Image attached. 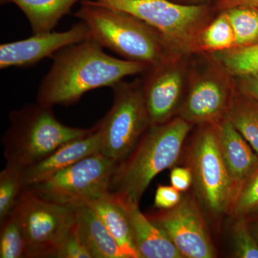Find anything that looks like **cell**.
Wrapping results in <instances>:
<instances>
[{
    "instance_id": "1",
    "label": "cell",
    "mask_w": 258,
    "mask_h": 258,
    "mask_svg": "<svg viewBox=\"0 0 258 258\" xmlns=\"http://www.w3.org/2000/svg\"><path fill=\"white\" fill-rule=\"evenodd\" d=\"M51 57L53 63L42 79L37 99L49 107L74 104L88 91L112 88L149 69L140 62L108 55L93 38L64 47Z\"/></svg>"
},
{
    "instance_id": "2",
    "label": "cell",
    "mask_w": 258,
    "mask_h": 258,
    "mask_svg": "<svg viewBox=\"0 0 258 258\" xmlns=\"http://www.w3.org/2000/svg\"><path fill=\"white\" fill-rule=\"evenodd\" d=\"M193 126L179 116L151 125L130 154L117 164L110 191L139 204L152 180L179 162Z\"/></svg>"
},
{
    "instance_id": "3",
    "label": "cell",
    "mask_w": 258,
    "mask_h": 258,
    "mask_svg": "<svg viewBox=\"0 0 258 258\" xmlns=\"http://www.w3.org/2000/svg\"><path fill=\"white\" fill-rule=\"evenodd\" d=\"M75 16L87 25L91 38L125 60L149 69L176 58L157 30L125 12L82 0Z\"/></svg>"
},
{
    "instance_id": "4",
    "label": "cell",
    "mask_w": 258,
    "mask_h": 258,
    "mask_svg": "<svg viewBox=\"0 0 258 258\" xmlns=\"http://www.w3.org/2000/svg\"><path fill=\"white\" fill-rule=\"evenodd\" d=\"M183 166L192 175L193 191L215 230L230 215L239 187L232 181L219 147L218 124L199 125L183 149ZM180 159V160H181Z\"/></svg>"
},
{
    "instance_id": "5",
    "label": "cell",
    "mask_w": 258,
    "mask_h": 258,
    "mask_svg": "<svg viewBox=\"0 0 258 258\" xmlns=\"http://www.w3.org/2000/svg\"><path fill=\"white\" fill-rule=\"evenodd\" d=\"M10 125L2 139L7 164L22 169L33 165L62 144L95 130L69 126L56 118L52 107L38 102L10 112Z\"/></svg>"
},
{
    "instance_id": "6",
    "label": "cell",
    "mask_w": 258,
    "mask_h": 258,
    "mask_svg": "<svg viewBox=\"0 0 258 258\" xmlns=\"http://www.w3.org/2000/svg\"><path fill=\"white\" fill-rule=\"evenodd\" d=\"M95 4L125 12L157 30L173 55L200 52L202 32L208 25V5H181L169 0H91Z\"/></svg>"
},
{
    "instance_id": "7",
    "label": "cell",
    "mask_w": 258,
    "mask_h": 258,
    "mask_svg": "<svg viewBox=\"0 0 258 258\" xmlns=\"http://www.w3.org/2000/svg\"><path fill=\"white\" fill-rule=\"evenodd\" d=\"M13 213L23 230L26 258L55 257L73 230L75 210L42 198L24 188Z\"/></svg>"
},
{
    "instance_id": "8",
    "label": "cell",
    "mask_w": 258,
    "mask_h": 258,
    "mask_svg": "<svg viewBox=\"0 0 258 258\" xmlns=\"http://www.w3.org/2000/svg\"><path fill=\"white\" fill-rule=\"evenodd\" d=\"M112 89L111 109L96 125L101 136V154L118 164L133 150L152 123L142 83L121 81Z\"/></svg>"
},
{
    "instance_id": "9",
    "label": "cell",
    "mask_w": 258,
    "mask_h": 258,
    "mask_svg": "<svg viewBox=\"0 0 258 258\" xmlns=\"http://www.w3.org/2000/svg\"><path fill=\"white\" fill-rule=\"evenodd\" d=\"M117 164L113 159L97 153L41 182L24 188L69 208L86 206L110 192Z\"/></svg>"
},
{
    "instance_id": "10",
    "label": "cell",
    "mask_w": 258,
    "mask_h": 258,
    "mask_svg": "<svg viewBox=\"0 0 258 258\" xmlns=\"http://www.w3.org/2000/svg\"><path fill=\"white\" fill-rule=\"evenodd\" d=\"M146 215L168 236L184 258L217 257L208 219L194 191L183 193L174 208Z\"/></svg>"
},
{
    "instance_id": "11",
    "label": "cell",
    "mask_w": 258,
    "mask_h": 258,
    "mask_svg": "<svg viewBox=\"0 0 258 258\" xmlns=\"http://www.w3.org/2000/svg\"><path fill=\"white\" fill-rule=\"evenodd\" d=\"M231 77L218 62L217 67L197 75L177 116L193 125L219 123L227 115L235 91Z\"/></svg>"
},
{
    "instance_id": "12",
    "label": "cell",
    "mask_w": 258,
    "mask_h": 258,
    "mask_svg": "<svg viewBox=\"0 0 258 258\" xmlns=\"http://www.w3.org/2000/svg\"><path fill=\"white\" fill-rule=\"evenodd\" d=\"M184 57H176L151 68L142 83L144 101L152 125L162 124L178 113L186 78Z\"/></svg>"
},
{
    "instance_id": "13",
    "label": "cell",
    "mask_w": 258,
    "mask_h": 258,
    "mask_svg": "<svg viewBox=\"0 0 258 258\" xmlns=\"http://www.w3.org/2000/svg\"><path fill=\"white\" fill-rule=\"evenodd\" d=\"M89 38L87 25L81 21L66 31L33 34L25 40L6 42L0 45V68L32 66L64 47Z\"/></svg>"
},
{
    "instance_id": "14",
    "label": "cell",
    "mask_w": 258,
    "mask_h": 258,
    "mask_svg": "<svg viewBox=\"0 0 258 258\" xmlns=\"http://www.w3.org/2000/svg\"><path fill=\"white\" fill-rule=\"evenodd\" d=\"M97 153H101V136L96 125L92 133L62 144L45 159L23 169L25 186L41 182Z\"/></svg>"
},
{
    "instance_id": "15",
    "label": "cell",
    "mask_w": 258,
    "mask_h": 258,
    "mask_svg": "<svg viewBox=\"0 0 258 258\" xmlns=\"http://www.w3.org/2000/svg\"><path fill=\"white\" fill-rule=\"evenodd\" d=\"M218 124L219 147L229 176L240 189L258 166V155L227 115Z\"/></svg>"
},
{
    "instance_id": "16",
    "label": "cell",
    "mask_w": 258,
    "mask_h": 258,
    "mask_svg": "<svg viewBox=\"0 0 258 258\" xmlns=\"http://www.w3.org/2000/svg\"><path fill=\"white\" fill-rule=\"evenodd\" d=\"M115 195L128 214L141 258H184L168 236L141 212L139 204Z\"/></svg>"
},
{
    "instance_id": "17",
    "label": "cell",
    "mask_w": 258,
    "mask_h": 258,
    "mask_svg": "<svg viewBox=\"0 0 258 258\" xmlns=\"http://www.w3.org/2000/svg\"><path fill=\"white\" fill-rule=\"evenodd\" d=\"M74 210L75 228L92 258H126L91 207L86 205Z\"/></svg>"
},
{
    "instance_id": "18",
    "label": "cell",
    "mask_w": 258,
    "mask_h": 258,
    "mask_svg": "<svg viewBox=\"0 0 258 258\" xmlns=\"http://www.w3.org/2000/svg\"><path fill=\"white\" fill-rule=\"evenodd\" d=\"M126 258H141L128 214L115 194L108 192L90 204Z\"/></svg>"
},
{
    "instance_id": "19",
    "label": "cell",
    "mask_w": 258,
    "mask_h": 258,
    "mask_svg": "<svg viewBox=\"0 0 258 258\" xmlns=\"http://www.w3.org/2000/svg\"><path fill=\"white\" fill-rule=\"evenodd\" d=\"M79 0H1L18 6L28 18L32 33L52 31Z\"/></svg>"
},
{
    "instance_id": "20",
    "label": "cell",
    "mask_w": 258,
    "mask_h": 258,
    "mask_svg": "<svg viewBox=\"0 0 258 258\" xmlns=\"http://www.w3.org/2000/svg\"><path fill=\"white\" fill-rule=\"evenodd\" d=\"M227 116L258 155V101L235 89Z\"/></svg>"
},
{
    "instance_id": "21",
    "label": "cell",
    "mask_w": 258,
    "mask_h": 258,
    "mask_svg": "<svg viewBox=\"0 0 258 258\" xmlns=\"http://www.w3.org/2000/svg\"><path fill=\"white\" fill-rule=\"evenodd\" d=\"M214 57L232 77L258 75V42L215 52Z\"/></svg>"
},
{
    "instance_id": "22",
    "label": "cell",
    "mask_w": 258,
    "mask_h": 258,
    "mask_svg": "<svg viewBox=\"0 0 258 258\" xmlns=\"http://www.w3.org/2000/svg\"><path fill=\"white\" fill-rule=\"evenodd\" d=\"M225 11L235 33V47L258 42V8L240 5Z\"/></svg>"
},
{
    "instance_id": "23",
    "label": "cell",
    "mask_w": 258,
    "mask_h": 258,
    "mask_svg": "<svg viewBox=\"0 0 258 258\" xmlns=\"http://www.w3.org/2000/svg\"><path fill=\"white\" fill-rule=\"evenodd\" d=\"M200 50L217 52L235 47V36L225 11H222L202 32Z\"/></svg>"
},
{
    "instance_id": "24",
    "label": "cell",
    "mask_w": 258,
    "mask_h": 258,
    "mask_svg": "<svg viewBox=\"0 0 258 258\" xmlns=\"http://www.w3.org/2000/svg\"><path fill=\"white\" fill-rule=\"evenodd\" d=\"M23 169L7 164L0 174V222L3 221L14 209L23 192L25 184Z\"/></svg>"
},
{
    "instance_id": "25",
    "label": "cell",
    "mask_w": 258,
    "mask_h": 258,
    "mask_svg": "<svg viewBox=\"0 0 258 258\" xmlns=\"http://www.w3.org/2000/svg\"><path fill=\"white\" fill-rule=\"evenodd\" d=\"M258 216V166L237 191L230 215L232 220L250 221Z\"/></svg>"
},
{
    "instance_id": "26",
    "label": "cell",
    "mask_w": 258,
    "mask_h": 258,
    "mask_svg": "<svg viewBox=\"0 0 258 258\" xmlns=\"http://www.w3.org/2000/svg\"><path fill=\"white\" fill-rule=\"evenodd\" d=\"M0 224V257H26V242L15 214L10 212Z\"/></svg>"
},
{
    "instance_id": "27",
    "label": "cell",
    "mask_w": 258,
    "mask_h": 258,
    "mask_svg": "<svg viewBox=\"0 0 258 258\" xmlns=\"http://www.w3.org/2000/svg\"><path fill=\"white\" fill-rule=\"evenodd\" d=\"M231 227L232 256L236 258H258V242L252 234L248 222L232 220Z\"/></svg>"
},
{
    "instance_id": "28",
    "label": "cell",
    "mask_w": 258,
    "mask_h": 258,
    "mask_svg": "<svg viewBox=\"0 0 258 258\" xmlns=\"http://www.w3.org/2000/svg\"><path fill=\"white\" fill-rule=\"evenodd\" d=\"M55 258H92L78 235L75 225L61 244Z\"/></svg>"
},
{
    "instance_id": "29",
    "label": "cell",
    "mask_w": 258,
    "mask_h": 258,
    "mask_svg": "<svg viewBox=\"0 0 258 258\" xmlns=\"http://www.w3.org/2000/svg\"><path fill=\"white\" fill-rule=\"evenodd\" d=\"M183 193L174 186L159 185L156 190L154 206L159 210H168L175 207L182 199Z\"/></svg>"
},
{
    "instance_id": "30",
    "label": "cell",
    "mask_w": 258,
    "mask_h": 258,
    "mask_svg": "<svg viewBox=\"0 0 258 258\" xmlns=\"http://www.w3.org/2000/svg\"><path fill=\"white\" fill-rule=\"evenodd\" d=\"M171 185L178 191L184 193L192 186V175L186 166H174L170 174Z\"/></svg>"
},
{
    "instance_id": "31",
    "label": "cell",
    "mask_w": 258,
    "mask_h": 258,
    "mask_svg": "<svg viewBox=\"0 0 258 258\" xmlns=\"http://www.w3.org/2000/svg\"><path fill=\"white\" fill-rule=\"evenodd\" d=\"M233 81L238 92L258 101V75L234 78Z\"/></svg>"
},
{
    "instance_id": "32",
    "label": "cell",
    "mask_w": 258,
    "mask_h": 258,
    "mask_svg": "<svg viewBox=\"0 0 258 258\" xmlns=\"http://www.w3.org/2000/svg\"><path fill=\"white\" fill-rule=\"evenodd\" d=\"M240 5L258 8V0H219L217 8L222 11H225L229 8Z\"/></svg>"
},
{
    "instance_id": "33",
    "label": "cell",
    "mask_w": 258,
    "mask_h": 258,
    "mask_svg": "<svg viewBox=\"0 0 258 258\" xmlns=\"http://www.w3.org/2000/svg\"><path fill=\"white\" fill-rule=\"evenodd\" d=\"M252 234L258 242V216L248 222Z\"/></svg>"
},
{
    "instance_id": "34",
    "label": "cell",
    "mask_w": 258,
    "mask_h": 258,
    "mask_svg": "<svg viewBox=\"0 0 258 258\" xmlns=\"http://www.w3.org/2000/svg\"><path fill=\"white\" fill-rule=\"evenodd\" d=\"M186 2H193V3H198V2L204 1V0H184Z\"/></svg>"
}]
</instances>
